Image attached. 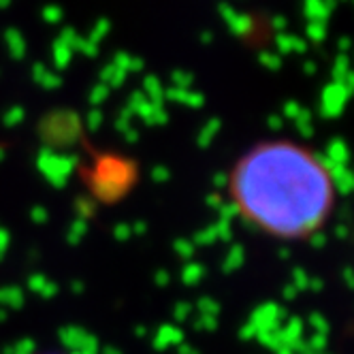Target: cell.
I'll return each mask as SVG.
<instances>
[{
	"mask_svg": "<svg viewBox=\"0 0 354 354\" xmlns=\"http://www.w3.org/2000/svg\"><path fill=\"white\" fill-rule=\"evenodd\" d=\"M312 326H314V331H316V333L328 335V322H326L322 316H312Z\"/></svg>",
	"mask_w": 354,
	"mask_h": 354,
	"instance_id": "obj_3",
	"label": "cell"
},
{
	"mask_svg": "<svg viewBox=\"0 0 354 354\" xmlns=\"http://www.w3.org/2000/svg\"><path fill=\"white\" fill-rule=\"evenodd\" d=\"M231 205L273 239L297 241L320 233L337 203L331 167L290 139H269L245 149L229 173Z\"/></svg>",
	"mask_w": 354,
	"mask_h": 354,
	"instance_id": "obj_1",
	"label": "cell"
},
{
	"mask_svg": "<svg viewBox=\"0 0 354 354\" xmlns=\"http://www.w3.org/2000/svg\"><path fill=\"white\" fill-rule=\"evenodd\" d=\"M326 335H320V333H314L308 342H306V348L312 350V352H324L326 348Z\"/></svg>",
	"mask_w": 354,
	"mask_h": 354,
	"instance_id": "obj_2",
	"label": "cell"
}]
</instances>
